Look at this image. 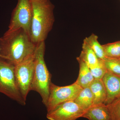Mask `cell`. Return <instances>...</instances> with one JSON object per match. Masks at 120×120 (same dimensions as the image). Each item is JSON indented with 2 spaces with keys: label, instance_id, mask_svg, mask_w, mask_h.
Here are the masks:
<instances>
[{
  "label": "cell",
  "instance_id": "6da1fadb",
  "mask_svg": "<svg viewBox=\"0 0 120 120\" xmlns=\"http://www.w3.org/2000/svg\"><path fill=\"white\" fill-rule=\"evenodd\" d=\"M37 45L22 29L5 32L0 38L1 53L4 59L14 65L34 53Z\"/></svg>",
  "mask_w": 120,
  "mask_h": 120
},
{
  "label": "cell",
  "instance_id": "7a4b0ae2",
  "mask_svg": "<svg viewBox=\"0 0 120 120\" xmlns=\"http://www.w3.org/2000/svg\"><path fill=\"white\" fill-rule=\"evenodd\" d=\"M32 17L29 35L35 45L45 41L54 22V5L49 0H30Z\"/></svg>",
  "mask_w": 120,
  "mask_h": 120
},
{
  "label": "cell",
  "instance_id": "3957f363",
  "mask_svg": "<svg viewBox=\"0 0 120 120\" xmlns=\"http://www.w3.org/2000/svg\"><path fill=\"white\" fill-rule=\"evenodd\" d=\"M45 45V41L37 44L34 52V77L31 90L38 93L42 102L45 106L49 95L52 75L47 68L44 56Z\"/></svg>",
  "mask_w": 120,
  "mask_h": 120
},
{
  "label": "cell",
  "instance_id": "277c9868",
  "mask_svg": "<svg viewBox=\"0 0 120 120\" xmlns=\"http://www.w3.org/2000/svg\"><path fill=\"white\" fill-rule=\"evenodd\" d=\"M15 68V65L0 58V92L24 105L26 101L23 98L17 86Z\"/></svg>",
  "mask_w": 120,
  "mask_h": 120
},
{
  "label": "cell",
  "instance_id": "5b68a950",
  "mask_svg": "<svg viewBox=\"0 0 120 120\" xmlns=\"http://www.w3.org/2000/svg\"><path fill=\"white\" fill-rule=\"evenodd\" d=\"M34 65V53L15 65V74L16 83L23 98L26 101L28 93L31 91Z\"/></svg>",
  "mask_w": 120,
  "mask_h": 120
},
{
  "label": "cell",
  "instance_id": "8992f818",
  "mask_svg": "<svg viewBox=\"0 0 120 120\" xmlns=\"http://www.w3.org/2000/svg\"><path fill=\"white\" fill-rule=\"evenodd\" d=\"M82 89L75 82L71 85L62 86L51 83L49 96L45 106L47 112L61 103L74 101Z\"/></svg>",
  "mask_w": 120,
  "mask_h": 120
},
{
  "label": "cell",
  "instance_id": "52a82bcc",
  "mask_svg": "<svg viewBox=\"0 0 120 120\" xmlns=\"http://www.w3.org/2000/svg\"><path fill=\"white\" fill-rule=\"evenodd\" d=\"M32 8L30 0H18L12 14L7 32L22 29L28 34L32 17Z\"/></svg>",
  "mask_w": 120,
  "mask_h": 120
},
{
  "label": "cell",
  "instance_id": "ba28073f",
  "mask_svg": "<svg viewBox=\"0 0 120 120\" xmlns=\"http://www.w3.org/2000/svg\"><path fill=\"white\" fill-rule=\"evenodd\" d=\"M84 112L74 101H68L47 112L46 118L49 120H76L82 117Z\"/></svg>",
  "mask_w": 120,
  "mask_h": 120
},
{
  "label": "cell",
  "instance_id": "9c48e42d",
  "mask_svg": "<svg viewBox=\"0 0 120 120\" xmlns=\"http://www.w3.org/2000/svg\"><path fill=\"white\" fill-rule=\"evenodd\" d=\"M102 80L106 92L104 104L107 105L120 97V76L107 71Z\"/></svg>",
  "mask_w": 120,
  "mask_h": 120
},
{
  "label": "cell",
  "instance_id": "30bf717a",
  "mask_svg": "<svg viewBox=\"0 0 120 120\" xmlns=\"http://www.w3.org/2000/svg\"><path fill=\"white\" fill-rule=\"evenodd\" d=\"M82 117L89 120H111L109 110L104 103L92 105L85 110Z\"/></svg>",
  "mask_w": 120,
  "mask_h": 120
},
{
  "label": "cell",
  "instance_id": "8fae6325",
  "mask_svg": "<svg viewBox=\"0 0 120 120\" xmlns=\"http://www.w3.org/2000/svg\"><path fill=\"white\" fill-rule=\"evenodd\" d=\"M89 87L93 95L94 105L104 104L106 92L102 79L94 80Z\"/></svg>",
  "mask_w": 120,
  "mask_h": 120
},
{
  "label": "cell",
  "instance_id": "7c38bea8",
  "mask_svg": "<svg viewBox=\"0 0 120 120\" xmlns=\"http://www.w3.org/2000/svg\"><path fill=\"white\" fill-rule=\"evenodd\" d=\"M77 60L79 64V71L78 78L75 82L83 88L89 86L94 79L90 68L79 57Z\"/></svg>",
  "mask_w": 120,
  "mask_h": 120
},
{
  "label": "cell",
  "instance_id": "4fadbf2b",
  "mask_svg": "<svg viewBox=\"0 0 120 120\" xmlns=\"http://www.w3.org/2000/svg\"><path fill=\"white\" fill-rule=\"evenodd\" d=\"M74 101L85 111L92 106L93 97L90 87L83 88Z\"/></svg>",
  "mask_w": 120,
  "mask_h": 120
},
{
  "label": "cell",
  "instance_id": "5bb4252c",
  "mask_svg": "<svg viewBox=\"0 0 120 120\" xmlns=\"http://www.w3.org/2000/svg\"><path fill=\"white\" fill-rule=\"evenodd\" d=\"M79 57L85 62L89 68L97 64L99 60L92 49L84 41L82 45V51Z\"/></svg>",
  "mask_w": 120,
  "mask_h": 120
},
{
  "label": "cell",
  "instance_id": "9a60e30c",
  "mask_svg": "<svg viewBox=\"0 0 120 120\" xmlns=\"http://www.w3.org/2000/svg\"><path fill=\"white\" fill-rule=\"evenodd\" d=\"M98 37L92 34L84 40L94 52L99 59L104 60L106 58L102 45H101L98 41Z\"/></svg>",
  "mask_w": 120,
  "mask_h": 120
},
{
  "label": "cell",
  "instance_id": "2e32d148",
  "mask_svg": "<svg viewBox=\"0 0 120 120\" xmlns=\"http://www.w3.org/2000/svg\"><path fill=\"white\" fill-rule=\"evenodd\" d=\"M106 57L120 58V41L102 45Z\"/></svg>",
  "mask_w": 120,
  "mask_h": 120
},
{
  "label": "cell",
  "instance_id": "e0dca14e",
  "mask_svg": "<svg viewBox=\"0 0 120 120\" xmlns=\"http://www.w3.org/2000/svg\"><path fill=\"white\" fill-rule=\"evenodd\" d=\"M103 60L107 71L120 76V58L106 57Z\"/></svg>",
  "mask_w": 120,
  "mask_h": 120
},
{
  "label": "cell",
  "instance_id": "ac0fdd59",
  "mask_svg": "<svg viewBox=\"0 0 120 120\" xmlns=\"http://www.w3.org/2000/svg\"><path fill=\"white\" fill-rule=\"evenodd\" d=\"M90 68L94 79H102L107 71L103 60L100 59L97 64Z\"/></svg>",
  "mask_w": 120,
  "mask_h": 120
},
{
  "label": "cell",
  "instance_id": "d6986e66",
  "mask_svg": "<svg viewBox=\"0 0 120 120\" xmlns=\"http://www.w3.org/2000/svg\"><path fill=\"white\" fill-rule=\"evenodd\" d=\"M107 105L110 113L111 120H120V97Z\"/></svg>",
  "mask_w": 120,
  "mask_h": 120
},
{
  "label": "cell",
  "instance_id": "ffe728a7",
  "mask_svg": "<svg viewBox=\"0 0 120 120\" xmlns=\"http://www.w3.org/2000/svg\"><path fill=\"white\" fill-rule=\"evenodd\" d=\"M0 58H3V59H4V56H2V55H1V53L0 48Z\"/></svg>",
  "mask_w": 120,
  "mask_h": 120
}]
</instances>
